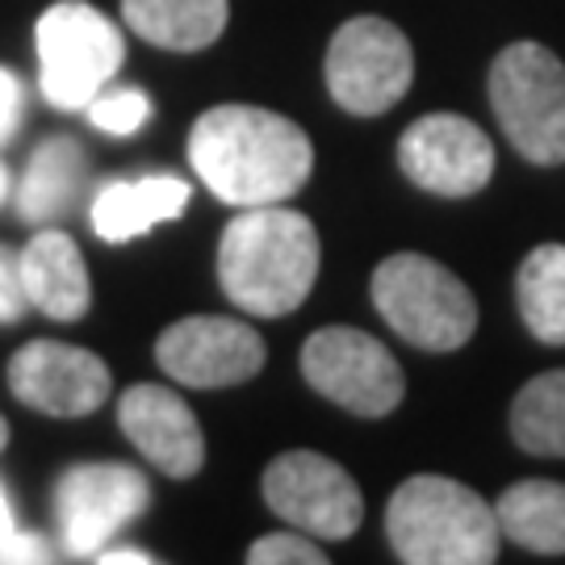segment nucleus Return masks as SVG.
I'll return each instance as SVG.
<instances>
[{"label":"nucleus","instance_id":"nucleus-20","mask_svg":"<svg viewBox=\"0 0 565 565\" xmlns=\"http://www.w3.org/2000/svg\"><path fill=\"white\" fill-rule=\"evenodd\" d=\"M515 302L536 340L565 348V243H541L527 252L515 273Z\"/></svg>","mask_w":565,"mask_h":565},{"label":"nucleus","instance_id":"nucleus-7","mask_svg":"<svg viewBox=\"0 0 565 565\" xmlns=\"http://www.w3.org/2000/svg\"><path fill=\"white\" fill-rule=\"evenodd\" d=\"M327 93L343 114L377 118L403 102L415 81L411 39L385 18H352L327 46Z\"/></svg>","mask_w":565,"mask_h":565},{"label":"nucleus","instance_id":"nucleus-3","mask_svg":"<svg viewBox=\"0 0 565 565\" xmlns=\"http://www.w3.org/2000/svg\"><path fill=\"white\" fill-rule=\"evenodd\" d=\"M385 536L406 565H490L499 562L503 527L478 490L419 473L390 494Z\"/></svg>","mask_w":565,"mask_h":565},{"label":"nucleus","instance_id":"nucleus-23","mask_svg":"<svg viewBox=\"0 0 565 565\" xmlns=\"http://www.w3.org/2000/svg\"><path fill=\"white\" fill-rule=\"evenodd\" d=\"M252 565H323L327 553L310 545V536H294V532H273L260 536L256 545L247 548Z\"/></svg>","mask_w":565,"mask_h":565},{"label":"nucleus","instance_id":"nucleus-15","mask_svg":"<svg viewBox=\"0 0 565 565\" xmlns=\"http://www.w3.org/2000/svg\"><path fill=\"white\" fill-rule=\"evenodd\" d=\"M21 281L30 294V306L42 310L46 319L76 323L93 306V281L88 264L72 235L42 226L34 239L21 247Z\"/></svg>","mask_w":565,"mask_h":565},{"label":"nucleus","instance_id":"nucleus-25","mask_svg":"<svg viewBox=\"0 0 565 565\" xmlns=\"http://www.w3.org/2000/svg\"><path fill=\"white\" fill-rule=\"evenodd\" d=\"M25 121V84L13 67H0V147L13 139Z\"/></svg>","mask_w":565,"mask_h":565},{"label":"nucleus","instance_id":"nucleus-9","mask_svg":"<svg viewBox=\"0 0 565 565\" xmlns=\"http://www.w3.org/2000/svg\"><path fill=\"white\" fill-rule=\"evenodd\" d=\"M151 507V486L135 465L84 461L63 469L55 482V520L72 557H97L114 532L135 524Z\"/></svg>","mask_w":565,"mask_h":565},{"label":"nucleus","instance_id":"nucleus-11","mask_svg":"<svg viewBox=\"0 0 565 565\" xmlns=\"http://www.w3.org/2000/svg\"><path fill=\"white\" fill-rule=\"evenodd\" d=\"M9 390L21 406L51 419H84L109 403V364L81 343L30 340L9 356Z\"/></svg>","mask_w":565,"mask_h":565},{"label":"nucleus","instance_id":"nucleus-17","mask_svg":"<svg viewBox=\"0 0 565 565\" xmlns=\"http://www.w3.org/2000/svg\"><path fill=\"white\" fill-rule=\"evenodd\" d=\"M88 151H84L76 139L67 135H51L34 147V156L21 172L18 189H13V205H18L21 223L46 226L63 218L76 198L84 193L88 184Z\"/></svg>","mask_w":565,"mask_h":565},{"label":"nucleus","instance_id":"nucleus-14","mask_svg":"<svg viewBox=\"0 0 565 565\" xmlns=\"http://www.w3.org/2000/svg\"><path fill=\"white\" fill-rule=\"evenodd\" d=\"M118 427L130 445L168 478H198L205 465V436L198 415L168 385H130L118 398Z\"/></svg>","mask_w":565,"mask_h":565},{"label":"nucleus","instance_id":"nucleus-22","mask_svg":"<svg viewBox=\"0 0 565 565\" xmlns=\"http://www.w3.org/2000/svg\"><path fill=\"white\" fill-rule=\"evenodd\" d=\"M84 114L105 135L130 139V135H139L142 126L151 121V97L142 88H102Z\"/></svg>","mask_w":565,"mask_h":565},{"label":"nucleus","instance_id":"nucleus-8","mask_svg":"<svg viewBox=\"0 0 565 565\" xmlns=\"http://www.w3.org/2000/svg\"><path fill=\"white\" fill-rule=\"evenodd\" d=\"M302 377L327 403L382 419L403 403L406 377L390 348L356 327H323L302 343Z\"/></svg>","mask_w":565,"mask_h":565},{"label":"nucleus","instance_id":"nucleus-30","mask_svg":"<svg viewBox=\"0 0 565 565\" xmlns=\"http://www.w3.org/2000/svg\"><path fill=\"white\" fill-rule=\"evenodd\" d=\"M9 445V424H4V415H0V448Z\"/></svg>","mask_w":565,"mask_h":565},{"label":"nucleus","instance_id":"nucleus-29","mask_svg":"<svg viewBox=\"0 0 565 565\" xmlns=\"http://www.w3.org/2000/svg\"><path fill=\"white\" fill-rule=\"evenodd\" d=\"M9 181H13V177H9V168L0 163V205L9 202V189H13V184H9Z\"/></svg>","mask_w":565,"mask_h":565},{"label":"nucleus","instance_id":"nucleus-24","mask_svg":"<svg viewBox=\"0 0 565 565\" xmlns=\"http://www.w3.org/2000/svg\"><path fill=\"white\" fill-rule=\"evenodd\" d=\"M30 294L21 281V252L0 243V327H13L30 315Z\"/></svg>","mask_w":565,"mask_h":565},{"label":"nucleus","instance_id":"nucleus-12","mask_svg":"<svg viewBox=\"0 0 565 565\" xmlns=\"http://www.w3.org/2000/svg\"><path fill=\"white\" fill-rule=\"evenodd\" d=\"M268 361L260 331L243 319L189 315L156 340V364L189 390H226L252 382Z\"/></svg>","mask_w":565,"mask_h":565},{"label":"nucleus","instance_id":"nucleus-10","mask_svg":"<svg viewBox=\"0 0 565 565\" xmlns=\"http://www.w3.org/2000/svg\"><path fill=\"white\" fill-rule=\"evenodd\" d=\"M264 503L306 536L348 541L364 524V494L352 473L323 452L294 448L264 469Z\"/></svg>","mask_w":565,"mask_h":565},{"label":"nucleus","instance_id":"nucleus-6","mask_svg":"<svg viewBox=\"0 0 565 565\" xmlns=\"http://www.w3.org/2000/svg\"><path fill=\"white\" fill-rule=\"evenodd\" d=\"M39 88L55 109H88L126 63V39L88 0H60L34 25Z\"/></svg>","mask_w":565,"mask_h":565},{"label":"nucleus","instance_id":"nucleus-26","mask_svg":"<svg viewBox=\"0 0 565 565\" xmlns=\"http://www.w3.org/2000/svg\"><path fill=\"white\" fill-rule=\"evenodd\" d=\"M55 562V548L46 545L42 536L34 532H9L4 541H0V565H46Z\"/></svg>","mask_w":565,"mask_h":565},{"label":"nucleus","instance_id":"nucleus-28","mask_svg":"<svg viewBox=\"0 0 565 565\" xmlns=\"http://www.w3.org/2000/svg\"><path fill=\"white\" fill-rule=\"evenodd\" d=\"M13 532V507H9V499H4V490H0V541Z\"/></svg>","mask_w":565,"mask_h":565},{"label":"nucleus","instance_id":"nucleus-5","mask_svg":"<svg viewBox=\"0 0 565 565\" xmlns=\"http://www.w3.org/2000/svg\"><path fill=\"white\" fill-rule=\"evenodd\" d=\"M490 109L527 163H565V63L541 42H511L490 63Z\"/></svg>","mask_w":565,"mask_h":565},{"label":"nucleus","instance_id":"nucleus-4","mask_svg":"<svg viewBox=\"0 0 565 565\" xmlns=\"http://www.w3.org/2000/svg\"><path fill=\"white\" fill-rule=\"evenodd\" d=\"M369 294L385 323L424 352H457L478 331V302L465 281L419 252H398L377 264Z\"/></svg>","mask_w":565,"mask_h":565},{"label":"nucleus","instance_id":"nucleus-13","mask_svg":"<svg viewBox=\"0 0 565 565\" xmlns=\"http://www.w3.org/2000/svg\"><path fill=\"white\" fill-rule=\"evenodd\" d=\"M398 168L436 198H473L494 177V142L461 114H424L403 130Z\"/></svg>","mask_w":565,"mask_h":565},{"label":"nucleus","instance_id":"nucleus-16","mask_svg":"<svg viewBox=\"0 0 565 565\" xmlns=\"http://www.w3.org/2000/svg\"><path fill=\"white\" fill-rule=\"evenodd\" d=\"M193 198L189 181L181 177H142V181H114L93 198V231L105 243H126L147 235L151 226L177 223Z\"/></svg>","mask_w":565,"mask_h":565},{"label":"nucleus","instance_id":"nucleus-2","mask_svg":"<svg viewBox=\"0 0 565 565\" xmlns=\"http://www.w3.org/2000/svg\"><path fill=\"white\" fill-rule=\"evenodd\" d=\"M319 277L315 223L277 205H252L226 223L218 239V285L243 315L285 319L310 298Z\"/></svg>","mask_w":565,"mask_h":565},{"label":"nucleus","instance_id":"nucleus-1","mask_svg":"<svg viewBox=\"0 0 565 565\" xmlns=\"http://www.w3.org/2000/svg\"><path fill=\"white\" fill-rule=\"evenodd\" d=\"M189 163L226 205L289 202L315 172V147L298 121L260 105L205 109L189 130Z\"/></svg>","mask_w":565,"mask_h":565},{"label":"nucleus","instance_id":"nucleus-21","mask_svg":"<svg viewBox=\"0 0 565 565\" xmlns=\"http://www.w3.org/2000/svg\"><path fill=\"white\" fill-rule=\"evenodd\" d=\"M511 436L532 457H565V369L536 373L515 394Z\"/></svg>","mask_w":565,"mask_h":565},{"label":"nucleus","instance_id":"nucleus-27","mask_svg":"<svg viewBox=\"0 0 565 565\" xmlns=\"http://www.w3.org/2000/svg\"><path fill=\"white\" fill-rule=\"evenodd\" d=\"M93 562H102V565H156V557H151L147 548L121 545V548H102Z\"/></svg>","mask_w":565,"mask_h":565},{"label":"nucleus","instance_id":"nucleus-19","mask_svg":"<svg viewBox=\"0 0 565 565\" xmlns=\"http://www.w3.org/2000/svg\"><path fill=\"white\" fill-rule=\"evenodd\" d=\"M499 527L507 541L520 548L545 553V557H562L565 553V486L548 482V478H524L494 507Z\"/></svg>","mask_w":565,"mask_h":565},{"label":"nucleus","instance_id":"nucleus-18","mask_svg":"<svg viewBox=\"0 0 565 565\" xmlns=\"http://www.w3.org/2000/svg\"><path fill=\"white\" fill-rule=\"evenodd\" d=\"M126 25L163 51H202L223 39L231 4L226 0H121Z\"/></svg>","mask_w":565,"mask_h":565}]
</instances>
